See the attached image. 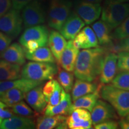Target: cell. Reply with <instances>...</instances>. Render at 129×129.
<instances>
[{
    "label": "cell",
    "mask_w": 129,
    "mask_h": 129,
    "mask_svg": "<svg viewBox=\"0 0 129 129\" xmlns=\"http://www.w3.org/2000/svg\"><path fill=\"white\" fill-rule=\"evenodd\" d=\"M106 53L105 48L99 47L79 51L74 70L75 77L87 81H94L99 76Z\"/></svg>",
    "instance_id": "cell-1"
},
{
    "label": "cell",
    "mask_w": 129,
    "mask_h": 129,
    "mask_svg": "<svg viewBox=\"0 0 129 129\" xmlns=\"http://www.w3.org/2000/svg\"><path fill=\"white\" fill-rule=\"evenodd\" d=\"M101 20L114 30L129 15V4L118 0H105L102 8Z\"/></svg>",
    "instance_id": "cell-2"
},
{
    "label": "cell",
    "mask_w": 129,
    "mask_h": 129,
    "mask_svg": "<svg viewBox=\"0 0 129 129\" xmlns=\"http://www.w3.org/2000/svg\"><path fill=\"white\" fill-rule=\"evenodd\" d=\"M100 96L108 102L121 117L129 114V91L115 87L112 85L102 87Z\"/></svg>",
    "instance_id": "cell-3"
},
{
    "label": "cell",
    "mask_w": 129,
    "mask_h": 129,
    "mask_svg": "<svg viewBox=\"0 0 129 129\" xmlns=\"http://www.w3.org/2000/svg\"><path fill=\"white\" fill-rule=\"evenodd\" d=\"M71 0H50L47 15L48 26L60 31L61 28L72 12Z\"/></svg>",
    "instance_id": "cell-4"
},
{
    "label": "cell",
    "mask_w": 129,
    "mask_h": 129,
    "mask_svg": "<svg viewBox=\"0 0 129 129\" xmlns=\"http://www.w3.org/2000/svg\"><path fill=\"white\" fill-rule=\"evenodd\" d=\"M57 67L54 63L29 62L21 70L22 78L34 81L51 80L57 73Z\"/></svg>",
    "instance_id": "cell-5"
},
{
    "label": "cell",
    "mask_w": 129,
    "mask_h": 129,
    "mask_svg": "<svg viewBox=\"0 0 129 129\" xmlns=\"http://www.w3.org/2000/svg\"><path fill=\"white\" fill-rule=\"evenodd\" d=\"M22 9L21 15L25 28L41 25L46 22V12L40 0H32Z\"/></svg>",
    "instance_id": "cell-6"
},
{
    "label": "cell",
    "mask_w": 129,
    "mask_h": 129,
    "mask_svg": "<svg viewBox=\"0 0 129 129\" xmlns=\"http://www.w3.org/2000/svg\"><path fill=\"white\" fill-rule=\"evenodd\" d=\"M23 20L20 10L10 9L0 18V31L12 39L17 38L23 29Z\"/></svg>",
    "instance_id": "cell-7"
},
{
    "label": "cell",
    "mask_w": 129,
    "mask_h": 129,
    "mask_svg": "<svg viewBox=\"0 0 129 129\" xmlns=\"http://www.w3.org/2000/svg\"><path fill=\"white\" fill-rule=\"evenodd\" d=\"M73 6L74 12L84 21L85 25L94 23L101 14L102 7L100 3L75 0Z\"/></svg>",
    "instance_id": "cell-8"
},
{
    "label": "cell",
    "mask_w": 129,
    "mask_h": 129,
    "mask_svg": "<svg viewBox=\"0 0 129 129\" xmlns=\"http://www.w3.org/2000/svg\"><path fill=\"white\" fill-rule=\"evenodd\" d=\"M49 32L46 26L39 25L26 28L19 38V43L22 46L29 41H35L39 43L40 47L48 44Z\"/></svg>",
    "instance_id": "cell-9"
},
{
    "label": "cell",
    "mask_w": 129,
    "mask_h": 129,
    "mask_svg": "<svg viewBox=\"0 0 129 129\" xmlns=\"http://www.w3.org/2000/svg\"><path fill=\"white\" fill-rule=\"evenodd\" d=\"M91 118L93 125L108 120L118 118L117 112L108 102L98 100L91 111Z\"/></svg>",
    "instance_id": "cell-10"
},
{
    "label": "cell",
    "mask_w": 129,
    "mask_h": 129,
    "mask_svg": "<svg viewBox=\"0 0 129 129\" xmlns=\"http://www.w3.org/2000/svg\"><path fill=\"white\" fill-rule=\"evenodd\" d=\"M67 118V123L70 129L92 128L91 114L87 109L77 108Z\"/></svg>",
    "instance_id": "cell-11"
},
{
    "label": "cell",
    "mask_w": 129,
    "mask_h": 129,
    "mask_svg": "<svg viewBox=\"0 0 129 129\" xmlns=\"http://www.w3.org/2000/svg\"><path fill=\"white\" fill-rule=\"evenodd\" d=\"M117 54L115 53H106L102 64L99 80L102 84L111 83L117 71Z\"/></svg>",
    "instance_id": "cell-12"
},
{
    "label": "cell",
    "mask_w": 129,
    "mask_h": 129,
    "mask_svg": "<svg viewBox=\"0 0 129 129\" xmlns=\"http://www.w3.org/2000/svg\"><path fill=\"white\" fill-rule=\"evenodd\" d=\"M85 23L75 12H72L60 30V34L67 40H72L84 28Z\"/></svg>",
    "instance_id": "cell-13"
},
{
    "label": "cell",
    "mask_w": 129,
    "mask_h": 129,
    "mask_svg": "<svg viewBox=\"0 0 129 129\" xmlns=\"http://www.w3.org/2000/svg\"><path fill=\"white\" fill-rule=\"evenodd\" d=\"M72 43L79 50L98 47L99 45L94 30L90 26H85L82 29L72 40Z\"/></svg>",
    "instance_id": "cell-14"
},
{
    "label": "cell",
    "mask_w": 129,
    "mask_h": 129,
    "mask_svg": "<svg viewBox=\"0 0 129 129\" xmlns=\"http://www.w3.org/2000/svg\"><path fill=\"white\" fill-rule=\"evenodd\" d=\"M43 81L28 80L22 78L13 80L0 81V95L8 90L19 88L26 93L35 87L41 85Z\"/></svg>",
    "instance_id": "cell-15"
},
{
    "label": "cell",
    "mask_w": 129,
    "mask_h": 129,
    "mask_svg": "<svg viewBox=\"0 0 129 129\" xmlns=\"http://www.w3.org/2000/svg\"><path fill=\"white\" fill-rule=\"evenodd\" d=\"M26 101L32 109L37 113L44 111L47 106V101L43 93L41 85L30 90L25 94Z\"/></svg>",
    "instance_id": "cell-16"
},
{
    "label": "cell",
    "mask_w": 129,
    "mask_h": 129,
    "mask_svg": "<svg viewBox=\"0 0 129 129\" xmlns=\"http://www.w3.org/2000/svg\"><path fill=\"white\" fill-rule=\"evenodd\" d=\"M79 51L78 48L74 46L72 40H69L63 51L59 60V63L61 67L67 71L73 72Z\"/></svg>",
    "instance_id": "cell-17"
},
{
    "label": "cell",
    "mask_w": 129,
    "mask_h": 129,
    "mask_svg": "<svg viewBox=\"0 0 129 129\" xmlns=\"http://www.w3.org/2000/svg\"><path fill=\"white\" fill-rule=\"evenodd\" d=\"M102 84L98 85V88L93 93L85 94L78 98L72 104L69 111V115L77 108H84L91 112L96 104L97 101L100 98V91L102 87Z\"/></svg>",
    "instance_id": "cell-18"
},
{
    "label": "cell",
    "mask_w": 129,
    "mask_h": 129,
    "mask_svg": "<svg viewBox=\"0 0 129 129\" xmlns=\"http://www.w3.org/2000/svg\"><path fill=\"white\" fill-rule=\"evenodd\" d=\"M36 128L35 123L29 117L15 115L2 121L1 129H33Z\"/></svg>",
    "instance_id": "cell-19"
},
{
    "label": "cell",
    "mask_w": 129,
    "mask_h": 129,
    "mask_svg": "<svg viewBox=\"0 0 129 129\" xmlns=\"http://www.w3.org/2000/svg\"><path fill=\"white\" fill-rule=\"evenodd\" d=\"M1 56L4 60L13 63L22 65L25 63V49L17 43L10 45Z\"/></svg>",
    "instance_id": "cell-20"
},
{
    "label": "cell",
    "mask_w": 129,
    "mask_h": 129,
    "mask_svg": "<svg viewBox=\"0 0 129 129\" xmlns=\"http://www.w3.org/2000/svg\"><path fill=\"white\" fill-rule=\"evenodd\" d=\"M48 44L56 60L59 63L63 51L67 44V40L60 33L53 30L48 35Z\"/></svg>",
    "instance_id": "cell-21"
},
{
    "label": "cell",
    "mask_w": 129,
    "mask_h": 129,
    "mask_svg": "<svg viewBox=\"0 0 129 129\" xmlns=\"http://www.w3.org/2000/svg\"><path fill=\"white\" fill-rule=\"evenodd\" d=\"M21 77L20 65L0 60V81L16 80Z\"/></svg>",
    "instance_id": "cell-22"
},
{
    "label": "cell",
    "mask_w": 129,
    "mask_h": 129,
    "mask_svg": "<svg viewBox=\"0 0 129 129\" xmlns=\"http://www.w3.org/2000/svg\"><path fill=\"white\" fill-rule=\"evenodd\" d=\"M92 28L96 35L100 46L105 47L109 46L112 44V37L111 35V30L104 21L100 20L94 22L92 25Z\"/></svg>",
    "instance_id": "cell-23"
},
{
    "label": "cell",
    "mask_w": 129,
    "mask_h": 129,
    "mask_svg": "<svg viewBox=\"0 0 129 129\" xmlns=\"http://www.w3.org/2000/svg\"><path fill=\"white\" fill-rule=\"evenodd\" d=\"M98 84L96 82L90 81L77 79L72 88V100L73 101L85 94L93 93L97 89Z\"/></svg>",
    "instance_id": "cell-24"
},
{
    "label": "cell",
    "mask_w": 129,
    "mask_h": 129,
    "mask_svg": "<svg viewBox=\"0 0 129 129\" xmlns=\"http://www.w3.org/2000/svg\"><path fill=\"white\" fill-rule=\"evenodd\" d=\"M72 105V98L69 93H66L60 102L55 106L47 105L44 109L45 115H69V111Z\"/></svg>",
    "instance_id": "cell-25"
},
{
    "label": "cell",
    "mask_w": 129,
    "mask_h": 129,
    "mask_svg": "<svg viewBox=\"0 0 129 129\" xmlns=\"http://www.w3.org/2000/svg\"><path fill=\"white\" fill-rule=\"evenodd\" d=\"M25 57L28 60L40 62L55 63L56 59L50 49L47 47H40L33 52L25 50Z\"/></svg>",
    "instance_id": "cell-26"
},
{
    "label": "cell",
    "mask_w": 129,
    "mask_h": 129,
    "mask_svg": "<svg viewBox=\"0 0 129 129\" xmlns=\"http://www.w3.org/2000/svg\"><path fill=\"white\" fill-rule=\"evenodd\" d=\"M67 118L64 115L40 116L37 119L35 127L38 129L56 128L60 123L66 121Z\"/></svg>",
    "instance_id": "cell-27"
},
{
    "label": "cell",
    "mask_w": 129,
    "mask_h": 129,
    "mask_svg": "<svg viewBox=\"0 0 129 129\" xmlns=\"http://www.w3.org/2000/svg\"><path fill=\"white\" fill-rule=\"evenodd\" d=\"M26 93L19 88H12L7 90L0 95V101L9 107L22 101L25 98Z\"/></svg>",
    "instance_id": "cell-28"
},
{
    "label": "cell",
    "mask_w": 129,
    "mask_h": 129,
    "mask_svg": "<svg viewBox=\"0 0 129 129\" xmlns=\"http://www.w3.org/2000/svg\"><path fill=\"white\" fill-rule=\"evenodd\" d=\"M57 79L59 83L67 93L71 91L74 85V77L71 72L67 71L62 68H59L58 72Z\"/></svg>",
    "instance_id": "cell-29"
},
{
    "label": "cell",
    "mask_w": 129,
    "mask_h": 129,
    "mask_svg": "<svg viewBox=\"0 0 129 129\" xmlns=\"http://www.w3.org/2000/svg\"><path fill=\"white\" fill-rule=\"evenodd\" d=\"M11 109L14 114L26 117H32L35 116V112L30 106L23 101H21L11 106Z\"/></svg>",
    "instance_id": "cell-30"
},
{
    "label": "cell",
    "mask_w": 129,
    "mask_h": 129,
    "mask_svg": "<svg viewBox=\"0 0 129 129\" xmlns=\"http://www.w3.org/2000/svg\"><path fill=\"white\" fill-rule=\"evenodd\" d=\"M111 35L112 38L118 41L129 37V15L118 26L114 29Z\"/></svg>",
    "instance_id": "cell-31"
},
{
    "label": "cell",
    "mask_w": 129,
    "mask_h": 129,
    "mask_svg": "<svg viewBox=\"0 0 129 129\" xmlns=\"http://www.w3.org/2000/svg\"><path fill=\"white\" fill-rule=\"evenodd\" d=\"M111 83L115 87L127 90L129 88V71H120L115 75Z\"/></svg>",
    "instance_id": "cell-32"
},
{
    "label": "cell",
    "mask_w": 129,
    "mask_h": 129,
    "mask_svg": "<svg viewBox=\"0 0 129 129\" xmlns=\"http://www.w3.org/2000/svg\"><path fill=\"white\" fill-rule=\"evenodd\" d=\"M66 91L62 88L59 82H57L54 91L51 94L50 98L48 101V105L55 106L60 102L61 100L65 96Z\"/></svg>",
    "instance_id": "cell-33"
},
{
    "label": "cell",
    "mask_w": 129,
    "mask_h": 129,
    "mask_svg": "<svg viewBox=\"0 0 129 129\" xmlns=\"http://www.w3.org/2000/svg\"><path fill=\"white\" fill-rule=\"evenodd\" d=\"M117 56V69L120 71H129V52L120 51Z\"/></svg>",
    "instance_id": "cell-34"
},
{
    "label": "cell",
    "mask_w": 129,
    "mask_h": 129,
    "mask_svg": "<svg viewBox=\"0 0 129 129\" xmlns=\"http://www.w3.org/2000/svg\"><path fill=\"white\" fill-rule=\"evenodd\" d=\"M57 82V81L56 80H51L47 82L44 86L43 87V93L47 102H48L49 98H50L51 94L54 91Z\"/></svg>",
    "instance_id": "cell-35"
},
{
    "label": "cell",
    "mask_w": 129,
    "mask_h": 129,
    "mask_svg": "<svg viewBox=\"0 0 129 129\" xmlns=\"http://www.w3.org/2000/svg\"><path fill=\"white\" fill-rule=\"evenodd\" d=\"M94 125L96 129H117L119 127L118 122L115 120H106Z\"/></svg>",
    "instance_id": "cell-36"
},
{
    "label": "cell",
    "mask_w": 129,
    "mask_h": 129,
    "mask_svg": "<svg viewBox=\"0 0 129 129\" xmlns=\"http://www.w3.org/2000/svg\"><path fill=\"white\" fill-rule=\"evenodd\" d=\"M12 40L4 32L0 31V56L10 45Z\"/></svg>",
    "instance_id": "cell-37"
},
{
    "label": "cell",
    "mask_w": 129,
    "mask_h": 129,
    "mask_svg": "<svg viewBox=\"0 0 129 129\" xmlns=\"http://www.w3.org/2000/svg\"><path fill=\"white\" fill-rule=\"evenodd\" d=\"M9 106L0 101V118H9L15 115L11 108L9 109Z\"/></svg>",
    "instance_id": "cell-38"
},
{
    "label": "cell",
    "mask_w": 129,
    "mask_h": 129,
    "mask_svg": "<svg viewBox=\"0 0 129 129\" xmlns=\"http://www.w3.org/2000/svg\"><path fill=\"white\" fill-rule=\"evenodd\" d=\"M12 7V0H0V18Z\"/></svg>",
    "instance_id": "cell-39"
},
{
    "label": "cell",
    "mask_w": 129,
    "mask_h": 129,
    "mask_svg": "<svg viewBox=\"0 0 129 129\" xmlns=\"http://www.w3.org/2000/svg\"><path fill=\"white\" fill-rule=\"evenodd\" d=\"M32 0H12L13 8L20 10Z\"/></svg>",
    "instance_id": "cell-40"
},
{
    "label": "cell",
    "mask_w": 129,
    "mask_h": 129,
    "mask_svg": "<svg viewBox=\"0 0 129 129\" xmlns=\"http://www.w3.org/2000/svg\"><path fill=\"white\" fill-rule=\"evenodd\" d=\"M25 47V50L29 51V52H33L34 51L36 50L37 48L40 47L39 43L35 41H29L27 42L23 46Z\"/></svg>",
    "instance_id": "cell-41"
},
{
    "label": "cell",
    "mask_w": 129,
    "mask_h": 129,
    "mask_svg": "<svg viewBox=\"0 0 129 129\" xmlns=\"http://www.w3.org/2000/svg\"><path fill=\"white\" fill-rule=\"evenodd\" d=\"M117 48L120 51H125L129 52V37L120 40Z\"/></svg>",
    "instance_id": "cell-42"
},
{
    "label": "cell",
    "mask_w": 129,
    "mask_h": 129,
    "mask_svg": "<svg viewBox=\"0 0 129 129\" xmlns=\"http://www.w3.org/2000/svg\"><path fill=\"white\" fill-rule=\"evenodd\" d=\"M118 126L122 129H129V121L126 118H122L118 122Z\"/></svg>",
    "instance_id": "cell-43"
},
{
    "label": "cell",
    "mask_w": 129,
    "mask_h": 129,
    "mask_svg": "<svg viewBox=\"0 0 129 129\" xmlns=\"http://www.w3.org/2000/svg\"><path fill=\"white\" fill-rule=\"evenodd\" d=\"M82 1H87V2L93 3H101L103 0H82Z\"/></svg>",
    "instance_id": "cell-44"
},
{
    "label": "cell",
    "mask_w": 129,
    "mask_h": 129,
    "mask_svg": "<svg viewBox=\"0 0 129 129\" xmlns=\"http://www.w3.org/2000/svg\"><path fill=\"white\" fill-rule=\"evenodd\" d=\"M118 1H121V2H124V3L129 2V0H118Z\"/></svg>",
    "instance_id": "cell-45"
},
{
    "label": "cell",
    "mask_w": 129,
    "mask_h": 129,
    "mask_svg": "<svg viewBox=\"0 0 129 129\" xmlns=\"http://www.w3.org/2000/svg\"><path fill=\"white\" fill-rule=\"evenodd\" d=\"M126 120H128V121H129V114L126 116Z\"/></svg>",
    "instance_id": "cell-46"
},
{
    "label": "cell",
    "mask_w": 129,
    "mask_h": 129,
    "mask_svg": "<svg viewBox=\"0 0 129 129\" xmlns=\"http://www.w3.org/2000/svg\"><path fill=\"white\" fill-rule=\"evenodd\" d=\"M2 121H3V119L0 118V124H1V122H2Z\"/></svg>",
    "instance_id": "cell-47"
},
{
    "label": "cell",
    "mask_w": 129,
    "mask_h": 129,
    "mask_svg": "<svg viewBox=\"0 0 129 129\" xmlns=\"http://www.w3.org/2000/svg\"><path fill=\"white\" fill-rule=\"evenodd\" d=\"M128 90V91H129V88H128V90Z\"/></svg>",
    "instance_id": "cell-48"
},
{
    "label": "cell",
    "mask_w": 129,
    "mask_h": 129,
    "mask_svg": "<svg viewBox=\"0 0 129 129\" xmlns=\"http://www.w3.org/2000/svg\"><path fill=\"white\" fill-rule=\"evenodd\" d=\"M0 125H1V124H0Z\"/></svg>",
    "instance_id": "cell-49"
}]
</instances>
